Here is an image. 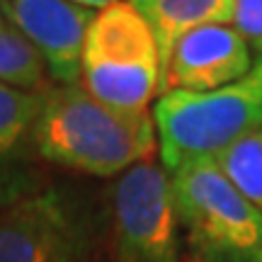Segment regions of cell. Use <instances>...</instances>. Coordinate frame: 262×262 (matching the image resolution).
Listing matches in <instances>:
<instances>
[{"mask_svg": "<svg viewBox=\"0 0 262 262\" xmlns=\"http://www.w3.org/2000/svg\"><path fill=\"white\" fill-rule=\"evenodd\" d=\"M100 219L83 196L51 187L0 206V262H100Z\"/></svg>", "mask_w": 262, "mask_h": 262, "instance_id": "5", "label": "cell"}, {"mask_svg": "<svg viewBox=\"0 0 262 262\" xmlns=\"http://www.w3.org/2000/svg\"><path fill=\"white\" fill-rule=\"evenodd\" d=\"M0 27H5V19H3V15H0Z\"/></svg>", "mask_w": 262, "mask_h": 262, "instance_id": "15", "label": "cell"}, {"mask_svg": "<svg viewBox=\"0 0 262 262\" xmlns=\"http://www.w3.org/2000/svg\"><path fill=\"white\" fill-rule=\"evenodd\" d=\"M168 182L178 228L196 262H262V214L216 160L189 163Z\"/></svg>", "mask_w": 262, "mask_h": 262, "instance_id": "3", "label": "cell"}, {"mask_svg": "<svg viewBox=\"0 0 262 262\" xmlns=\"http://www.w3.org/2000/svg\"><path fill=\"white\" fill-rule=\"evenodd\" d=\"M39 104L41 93H27L0 83V163L12 158L27 136L32 139Z\"/></svg>", "mask_w": 262, "mask_h": 262, "instance_id": "11", "label": "cell"}, {"mask_svg": "<svg viewBox=\"0 0 262 262\" xmlns=\"http://www.w3.org/2000/svg\"><path fill=\"white\" fill-rule=\"evenodd\" d=\"M0 83L27 93H44L49 88L47 66L34 47L12 27H0Z\"/></svg>", "mask_w": 262, "mask_h": 262, "instance_id": "10", "label": "cell"}, {"mask_svg": "<svg viewBox=\"0 0 262 262\" xmlns=\"http://www.w3.org/2000/svg\"><path fill=\"white\" fill-rule=\"evenodd\" d=\"M216 163L235 189L262 214V131L235 141L216 158Z\"/></svg>", "mask_w": 262, "mask_h": 262, "instance_id": "12", "label": "cell"}, {"mask_svg": "<svg viewBox=\"0 0 262 262\" xmlns=\"http://www.w3.org/2000/svg\"><path fill=\"white\" fill-rule=\"evenodd\" d=\"M80 88L124 114H148L160 95V54L146 19L129 3L95 12L80 54Z\"/></svg>", "mask_w": 262, "mask_h": 262, "instance_id": "4", "label": "cell"}, {"mask_svg": "<svg viewBox=\"0 0 262 262\" xmlns=\"http://www.w3.org/2000/svg\"><path fill=\"white\" fill-rule=\"evenodd\" d=\"M0 15L34 47L58 85L80 80V54L95 10L71 0H0Z\"/></svg>", "mask_w": 262, "mask_h": 262, "instance_id": "7", "label": "cell"}, {"mask_svg": "<svg viewBox=\"0 0 262 262\" xmlns=\"http://www.w3.org/2000/svg\"><path fill=\"white\" fill-rule=\"evenodd\" d=\"M110 231L112 262H180V228L160 163L143 160L114 180Z\"/></svg>", "mask_w": 262, "mask_h": 262, "instance_id": "6", "label": "cell"}, {"mask_svg": "<svg viewBox=\"0 0 262 262\" xmlns=\"http://www.w3.org/2000/svg\"><path fill=\"white\" fill-rule=\"evenodd\" d=\"M129 5L156 37L160 71L182 37L209 25H231L235 12V0H129Z\"/></svg>", "mask_w": 262, "mask_h": 262, "instance_id": "9", "label": "cell"}, {"mask_svg": "<svg viewBox=\"0 0 262 262\" xmlns=\"http://www.w3.org/2000/svg\"><path fill=\"white\" fill-rule=\"evenodd\" d=\"M71 3L83 5V8H88V10H95V12H100V10L110 8V5H114V3H122V0H71Z\"/></svg>", "mask_w": 262, "mask_h": 262, "instance_id": "14", "label": "cell"}, {"mask_svg": "<svg viewBox=\"0 0 262 262\" xmlns=\"http://www.w3.org/2000/svg\"><path fill=\"white\" fill-rule=\"evenodd\" d=\"M253 66V49L233 25L199 27L170 51L160 71V95L170 90H219L245 78Z\"/></svg>", "mask_w": 262, "mask_h": 262, "instance_id": "8", "label": "cell"}, {"mask_svg": "<svg viewBox=\"0 0 262 262\" xmlns=\"http://www.w3.org/2000/svg\"><path fill=\"white\" fill-rule=\"evenodd\" d=\"M32 143L44 160L93 178H119L158 150L150 112H117L80 83L49 85L41 93Z\"/></svg>", "mask_w": 262, "mask_h": 262, "instance_id": "1", "label": "cell"}, {"mask_svg": "<svg viewBox=\"0 0 262 262\" xmlns=\"http://www.w3.org/2000/svg\"><path fill=\"white\" fill-rule=\"evenodd\" d=\"M245 41L262 56V0H235V12L231 22Z\"/></svg>", "mask_w": 262, "mask_h": 262, "instance_id": "13", "label": "cell"}, {"mask_svg": "<svg viewBox=\"0 0 262 262\" xmlns=\"http://www.w3.org/2000/svg\"><path fill=\"white\" fill-rule=\"evenodd\" d=\"M150 117L168 175L189 163L216 160L235 141L262 131V56L245 78L219 90L158 95Z\"/></svg>", "mask_w": 262, "mask_h": 262, "instance_id": "2", "label": "cell"}]
</instances>
